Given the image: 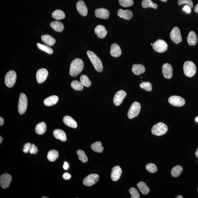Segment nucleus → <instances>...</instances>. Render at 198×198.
Returning a JSON list of instances; mask_svg holds the SVG:
<instances>
[{
	"instance_id": "f257e3e1",
	"label": "nucleus",
	"mask_w": 198,
	"mask_h": 198,
	"mask_svg": "<svg viewBox=\"0 0 198 198\" xmlns=\"http://www.w3.org/2000/svg\"><path fill=\"white\" fill-rule=\"evenodd\" d=\"M84 68V63L81 59H74L71 63L70 74V76L75 77L81 73Z\"/></svg>"
},
{
	"instance_id": "f03ea898",
	"label": "nucleus",
	"mask_w": 198,
	"mask_h": 198,
	"mask_svg": "<svg viewBox=\"0 0 198 198\" xmlns=\"http://www.w3.org/2000/svg\"><path fill=\"white\" fill-rule=\"evenodd\" d=\"M87 54L96 70L99 72L102 71L103 65L100 59L94 52L91 51H88Z\"/></svg>"
},
{
	"instance_id": "7ed1b4c3",
	"label": "nucleus",
	"mask_w": 198,
	"mask_h": 198,
	"mask_svg": "<svg viewBox=\"0 0 198 198\" xmlns=\"http://www.w3.org/2000/svg\"><path fill=\"white\" fill-rule=\"evenodd\" d=\"M183 70L185 75L189 77H192L195 75L196 71L195 65L193 62L189 61L184 63Z\"/></svg>"
},
{
	"instance_id": "20e7f679",
	"label": "nucleus",
	"mask_w": 198,
	"mask_h": 198,
	"mask_svg": "<svg viewBox=\"0 0 198 198\" xmlns=\"http://www.w3.org/2000/svg\"><path fill=\"white\" fill-rule=\"evenodd\" d=\"M167 131V126L164 123L160 122L153 127L151 131L152 133L154 135L161 136L164 135Z\"/></svg>"
},
{
	"instance_id": "39448f33",
	"label": "nucleus",
	"mask_w": 198,
	"mask_h": 198,
	"mask_svg": "<svg viewBox=\"0 0 198 198\" xmlns=\"http://www.w3.org/2000/svg\"><path fill=\"white\" fill-rule=\"evenodd\" d=\"M17 79V74L15 71L10 70L7 73L5 76V85L8 88H12L15 85Z\"/></svg>"
},
{
	"instance_id": "423d86ee",
	"label": "nucleus",
	"mask_w": 198,
	"mask_h": 198,
	"mask_svg": "<svg viewBox=\"0 0 198 198\" xmlns=\"http://www.w3.org/2000/svg\"><path fill=\"white\" fill-rule=\"evenodd\" d=\"M141 108L140 103H139L134 102L132 103L128 112V116L129 119H133L139 115Z\"/></svg>"
},
{
	"instance_id": "0eeeda50",
	"label": "nucleus",
	"mask_w": 198,
	"mask_h": 198,
	"mask_svg": "<svg viewBox=\"0 0 198 198\" xmlns=\"http://www.w3.org/2000/svg\"><path fill=\"white\" fill-rule=\"evenodd\" d=\"M28 105V100L27 96L23 93H21L20 95L19 105H18V111L21 114L24 113L27 110Z\"/></svg>"
},
{
	"instance_id": "6e6552de",
	"label": "nucleus",
	"mask_w": 198,
	"mask_h": 198,
	"mask_svg": "<svg viewBox=\"0 0 198 198\" xmlns=\"http://www.w3.org/2000/svg\"><path fill=\"white\" fill-rule=\"evenodd\" d=\"M152 46L153 49L159 53L166 52L168 48L167 44L166 41L161 39L157 40L154 42Z\"/></svg>"
},
{
	"instance_id": "1a4fd4ad",
	"label": "nucleus",
	"mask_w": 198,
	"mask_h": 198,
	"mask_svg": "<svg viewBox=\"0 0 198 198\" xmlns=\"http://www.w3.org/2000/svg\"><path fill=\"white\" fill-rule=\"evenodd\" d=\"M99 176L97 174H91L87 176L83 179V183L85 186H92L99 181Z\"/></svg>"
},
{
	"instance_id": "9d476101",
	"label": "nucleus",
	"mask_w": 198,
	"mask_h": 198,
	"mask_svg": "<svg viewBox=\"0 0 198 198\" xmlns=\"http://www.w3.org/2000/svg\"><path fill=\"white\" fill-rule=\"evenodd\" d=\"M168 101L170 104L177 107L182 106L185 103V99L179 96H171L169 98Z\"/></svg>"
},
{
	"instance_id": "9b49d317",
	"label": "nucleus",
	"mask_w": 198,
	"mask_h": 198,
	"mask_svg": "<svg viewBox=\"0 0 198 198\" xmlns=\"http://www.w3.org/2000/svg\"><path fill=\"white\" fill-rule=\"evenodd\" d=\"M170 37L176 44H178L182 41L180 31L178 27H175L172 29L170 33Z\"/></svg>"
},
{
	"instance_id": "f8f14e48",
	"label": "nucleus",
	"mask_w": 198,
	"mask_h": 198,
	"mask_svg": "<svg viewBox=\"0 0 198 198\" xmlns=\"http://www.w3.org/2000/svg\"><path fill=\"white\" fill-rule=\"evenodd\" d=\"M49 74L48 70L45 68L39 69L36 74V80L39 83L44 82L46 80Z\"/></svg>"
},
{
	"instance_id": "ddd939ff",
	"label": "nucleus",
	"mask_w": 198,
	"mask_h": 198,
	"mask_svg": "<svg viewBox=\"0 0 198 198\" xmlns=\"http://www.w3.org/2000/svg\"><path fill=\"white\" fill-rule=\"evenodd\" d=\"M12 179V176L10 174L5 173L0 177V185L2 188L6 189L8 188Z\"/></svg>"
},
{
	"instance_id": "4468645a",
	"label": "nucleus",
	"mask_w": 198,
	"mask_h": 198,
	"mask_svg": "<svg viewBox=\"0 0 198 198\" xmlns=\"http://www.w3.org/2000/svg\"><path fill=\"white\" fill-rule=\"evenodd\" d=\"M126 92L124 91H119L114 95L113 99L114 104L116 106H119L122 103L123 99L126 97Z\"/></svg>"
},
{
	"instance_id": "2eb2a0df",
	"label": "nucleus",
	"mask_w": 198,
	"mask_h": 198,
	"mask_svg": "<svg viewBox=\"0 0 198 198\" xmlns=\"http://www.w3.org/2000/svg\"><path fill=\"white\" fill-rule=\"evenodd\" d=\"M95 14L96 17L103 19H108L110 15V13L108 10L102 8L97 9Z\"/></svg>"
},
{
	"instance_id": "dca6fc26",
	"label": "nucleus",
	"mask_w": 198,
	"mask_h": 198,
	"mask_svg": "<svg viewBox=\"0 0 198 198\" xmlns=\"http://www.w3.org/2000/svg\"><path fill=\"white\" fill-rule=\"evenodd\" d=\"M76 9L79 13L81 16H86L88 14V9L84 2L79 1L76 4Z\"/></svg>"
},
{
	"instance_id": "f3484780",
	"label": "nucleus",
	"mask_w": 198,
	"mask_h": 198,
	"mask_svg": "<svg viewBox=\"0 0 198 198\" xmlns=\"http://www.w3.org/2000/svg\"><path fill=\"white\" fill-rule=\"evenodd\" d=\"M112 170L111 178L112 181H117L121 177V174L122 172V170L119 166H116L112 168Z\"/></svg>"
},
{
	"instance_id": "a211bd4d",
	"label": "nucleus",
	"mask_w": 198,
	"mask_h": 198,
	"mask_svg": "<svg viewBox=\"0 0 198 198\" xmlns=\"http://www.w3.org/2000/svg\"><path fill=\"white\" fill-rule=\"evenodd\" d=\"M162 72L165 78L167 79H171L172 76V68L171 65L168 63L163 65Z\"/></svg>"
},
{
	"instance_id": "6ab92c4d",
	"label": "nucleus",
	"mask_w": 198,
	"mask_h": 198,
	"mask_svg": "<svg viewBox=\"0 0 198 198\" xmlns=\"http://www.w3.org/2000/svg\"><path fill=\"white\" fill-rule=\"evenodd\" d=\"M117 15L120 17L126 20L131 19L133 17V14L130 10H123L122 9H119L118 10Z\"/></svg>"
},
{
	"instance_id": "aec40b11",
	"label": "nucleus",
	"mask_w": 198,
	"mask_h": 198,
	"mask_svg": "<svg viewBox=\"0 0 198 198\" xmlns=\"http://www.w3.org/2000/svg\"><path fill=\"white\" fill-rule=\"evenodd\" d=\"M110 53L112 57H118L121 54L120 47L116 43H113L111 46Z\"/></svg>"
},
{
	"instance_id": "412c9836",
	"label": "nucleus",
	"mask_w": 198,
	"mask_h": 198,
	"mask_svg": "<svg viewBox=\"0 0 198 198\" xmlns=\"http://www.w3.org/2000/svg\"><path fill=\"white\" fill-rule=\"evenodd\" d=\"M95 32L96 35L100 38H104L107 34V31L102 25H97L95 29Z\"/></svg>"
},
{
	"instance_id": "4be33fe9",
	"label": "nucleus",
	"mask_w": 198,
	"mask_h": 198,
	"mask_svg": "<svg viewBox=\"0 0 198 198\" xmlns=\"http://www.w3.org/2000/svg\"><path fill=\"white\" fill-rule=\"evenodd\" d=\"M63 121L67 126L73 128H76L77 126V123L70 116H65L63 118Z\"/></svg>"
},
{
	"instance_id": "5701e85b",
	"label": "nucleus",
	"mask_w": 198,
	"mask_h": 198,
	"mask_svg": "<svg viewBox=\"0 0 198 198\" xmlns=\"http://www.w3.org/2000/svg\"><path fill=\"white\" fill-rule=\"evenodd\" d=\"M53 135L56 139L60 140L63 142L67 140L66 134L63 130L61 129H56L53 132Z\"/></svg>"
},
{
	"instance_id": "b1692460",
	"label": "nucleus",
	"mask_w": 198,
	"mask_h": 198,
	"mask_svg": "<svg viewBox=\"0 0 198 198\" xmlns=\"http://www.w3.org/2000/svg\"><path fill=\"white\" fill-rule=\"evenodd\" d=\"M41 40L45 44L49 46H52L56 43V40L51 36L48 34L41 36Z\"/></svg>"
},
{
	"instance_id": "393cba45",
	"label": "nucleus",
	"mask_w": 198,
	"mask_h": 198,
	"mask_svg": "<svg viewBox=\"0 0 198 198\" xmlns=\"http://www.w3.org/2000/svg\"><path fill=\"white\" fill-rule=\"evenodd\" d=\"M59 99L57 96H50L44 100V103L46 106H51L56 104L59 101Z\"/></svg>"
},
{
	"instance_id": "a878e982",
	"label": "nucleus",
	"mask_w": 198,
	"mask_h": 198,
	"mask_svg": "<svg viewBox=\"0 0 198 198\" xmlns=\"http://www.w3.org/2000/svg\"><path fill=\"white\" fill-rule=\"evenodd\" d=\"M187 41L190 46H194L197 42V38L195 32L191 31L188 34L187 37Z\"/></svg>"
},
{
	"instance_id": "bb28decb",
	"label": "nucleus",
	"mask_w": 198,
	"mask_h": 198,
	"mask_svg": "<svg viewBox=\"0 0 198 198\" xmlns=\"http://www.w3.org/2000/svg\"><path fill=\"white\" fill-rule=\"evenodd\" d=\"M132 72L136 75H139L144 73L145 68L144 66L141 64H134L132 66Z\"/></svg>"
},
{
	"instance_id": "cd10ccee",
	"label": "nucleus",
	"mask_w": 198,
	"mask_h": 198,
	"mask_svg": "<svg viewBox=\"0 0 198 198\" xmlns=\"http://www.w3.org/2000/svg\"><path fill=\"white\" fill-rule=\"evenodd\" d=\"M47 129L46 123L41 122L36 125L35 129L36 133L39 135H42L46 132Z\"/></svg>"
},
{
	"instance_id": "c85d7f7f",
	"label": "nucleus",
	"mask_w": 198,
	"mask_h": 198,
	"mask_svg": "<svg viewBox=\"0 0 198 198\" xmlns=\"http://www.w3.org/2000/svg\"><path fill=\"white\" fill-rule=\"evenodd\" d=\"M50 26L54 30L57 32H62L64 28L63 23L58 21L52 22L50 23Z\"/></svg>"
},
{
	"instance_id": "c756f323",
	"label": "nucleus",
	"mask_w": 198,
	"mask_h": 198,
	"mask_svg": "<svg viewBox=\"0 0 198 198\" xmlns=\"http://www.w3.org/2000/svg\"><path fill=\"white\" fill-rule=\"evenodd\" d=\"M137 186L142 193L143 194H147L150 191L149 188L147 185L143 182H139L137 184Z\"/></svg>"
},
{
	"instance_id": "7c9ffc66",
	"label": "nucleus",
	"mask_w": 198,
	"mask_h": 198,
	"mask_svg": "<svg viewBox=\"0 0 198 198\" xmlns=\"http://www.w3.org/2000/svg\"><path fill=\"white\" fill-rule=\"evenodd\" d=\"M59 156V152L55 150H51L48 152L47 157L49 160L53 162L57 159Z\"/></svg>"
},
{
	"instance_id": "2f4dec72",
	"label": "nucleus",
	"mask_w": 198,
	"mask_h": 198,
	"mask_svg": "<svg viewBox=\"0 0 198 198\" xmlns=\"http://www.w3.org/2000/svg\"><path fill=\"white\" fill-rule=\"evenodd\" d=\"M91 148L94 151L99 153L102 152L103 150V148L102 146V143L100 141H97L94 142L91 145Z\"/></svg>"
},
{
	"instance_id": "473e14b6",
	"label": "nucleus",
	"mask_w": 198,
	"mask_h": 198,
	"mask_svg": "<svg viewBox=\"0 0 198 198\" xmlns=\"http://www.w3.org/2000/svg\"><path fill=\"white\" fill-rule=\"evenodd\" d=\"M142 6L144 8H151L156 9L158 7L157 5L154 3L151 0H143L142 2Z\"/></svg>"
},
{
	"instance_id": "72a5a7b5",
	"label": "nucleus",
	"mask_w": 198,
	"mask_h": 198,
	"mask_svg": "<svg viewBox=\"0 0 198 198\" xmlns=\"http://www.w3.org/2000/svg\"><path fill=\"white\" fill-rule=\"evenodd\" d=\"M52 16L54 19L60 20L64 19L65 17V14L62 10H57L52 12Z\"/></svg>"
},
{
	"instance_id": "f704fd0d",
	"label": "nucleus",
	"mask_w": 198,
	"mask_h": 198,
	"mask_svg": "<svg viewBox=\"0 0 198 198\" xmlns=\"http://www.w3.org/2000/svg\"><path fill=\"white\" fill-rule=\"evenodd\" d=\"M183 171V168L180 166L177 165L174 167L171 170V174L174 177H177L181 175Z\"/></svg>"
},
{
	"instance_id": "c9c22d12",
	"label": "nucleus",
	"mask_w": 198,
	"mask_h": 198,
	"mask_svg": "<svg viewBox=\"0 0 198 198\" xmlns=\"http://www.w3.org/2000/svg\"><path fill=\"white\" fill-rule=\"evenodd\" d=\"M38 48L43 51L46 52L49 54H52L53 52V50L50 47L46 45L38 43L37 44Z\"/></svg>"
},
{
	"instance_id": "e433bc0d",
	"label": "nucleus",
	"mask_w": 198,
	"mask_h": 198,
	"mask_svg": "<svg viewBox=\"0 0 198 198\" xmlns=\"http://www.w3.org/2000/svg\"><path fill=\"white\" fill-rule=\"evenodd\" d=\"M71 86L75 90L81 91L83 88V86L81 84V81L74 80L72 81L71 83Z\"/></svg>"
},
{
	"instance_id": "4c0bfd02",
	"label": "nucleus",
	"mask_w": 198,
	"mask_h": 198,
	"mask_svg": "<svg viewBox=\"0 0 198 198\" xmlns=\"http://www.w3.org/2000/svg\"><path fill=\"white\" fill-rule=\"evenodd\" d=\"M80 81L83 86L86 87H90L91 85V82L86 75H82L81 76Z\"/></svg>"
},
{
	"instance_id": "58836bf2",
	"label": "nucleus",
	"mask_w": 198,
	"mask_h": 198,
	"mask_svg": "<svg viewBox=\"0 0 198 198\" xmlns=\"http://www.w3.org/2000/svg\"><path fill=\"white\" fill-rule=\"evenodd\" d=\"M77 154L79 156V159L83 163L88 162V158L86 154L83 150H78L77 152Z\"/></svg>"
},
{
	"instance_id": "ea45409f",
	"label": "nucleus",
	"mask_w": 198,
	"mask_h": 198,
	"mask_svg": "<svg viewBox=\"0 0 198 198\" xmlns=\"http://www.w3.org/2000/svg\"><path fill=\"white\" fill-rule=\"evenodd\" d=\"M120 5L124 7L132 6L134 4L133 0H119Z\"/></svg>"
},
{
	"instance_id": "a19ab883",
	"label": "nucleus",
	"mask_w": 198,
	"mask_h": 198,
	"mask_svg": "<svg viewBox=\"0 0 198 198\" xmlns=\"http://www.w3.org/2000/svg\"><path fill=\"white\" fill-rule=\"evenodd\" d=\"M146 169L150 173H155L157 171V168L156 165L153 163H150L146 165Z\"/></svg>"
},
{
	"instance_id": "79ce46f5",
	"label": "nucleus",
	"mask_w": 198,
	"mask_h": 198,
	"mask_svg": "<svg viewBox=\"0 0 198 198\" xmlns=\"http://www.w3.org/2000/svg\"><path fill=\"white\" fill-rule=\"evenodd\" d=\"M140 87L147 91L150 92L152 90V85L149 82H143L141 83L140 84Z\"/></svg>"
},
{
	"instance_id": "37998d69",
	"label": "nucleus",
	"mask_w": 198,
	"mask_h": 198,
	"mask_svg": "<svg viewBox=\"0 0 198 198\" xmlns=\"http://www.w3.org/2000/svg\"><path fill=\"white\" fill-rule=\"evenodd\" d=\"M129 192L131 195V198H139L140 195L137 189L134 188H131L129 189Z\"/></svg>"
},
{
	"instance_id": "c03bdc74",
	"label": "nucleus",
	"mask_w": 198,
	"mask_h": 198,
	"mask_svg": "<svg viewBox=\"0 0 198 198\" xmlns=\"http://www.w3.org/2000/svg\"><path fill=\"white\" fill-rule=\"evenodd\" d=\"M178 3L179 5L186 4L189 5L191 8H193V2L192 0H178Z\"/></svg>"
},
{
	"instance_id": "a18cd8bd",
	"label": "nucleus",
	"mask_w": 198,
	"mask_h": 198,
	"mask_svg": "<svg viewBox=\"0 0 198 198\" xmlns=\"http://www.w3.org/2000/svg\"><path fill=\"white\" fill-rule=\"evenodd\" d=\"M31 144L30 143H25L24 145V146H23V152H24L25 153H27L30 151V150L31 148Z\"/></svg>"
},
{
	"instance_id": "49530a36",
	"label": "nucleus",
	"mask_w": 198,
	"mask_h": 198,
	"mask_svg": "<svg viewBox=\"0 0 198 198\" xmlns=\"http://www.w3.org/2000/svg\"><path fill=\"white\" fill-rule=\"evenodd\" d=\"M38 152V149L37 147L34 144H32L30 150V153L31 154H36Z\"/></svg>"
},
{
	"instance_id": "de8ad7c7",
	"label": "nucleus",
	"mask_w": 198,
	"mask_h": 198,
	"mask_svg": "<svg viewBox=\"0 0 198 198\" xmlns=\"http://www.w3.org/2000/svg\"><path fill=\"white\" fill-rule=\"evenodd\" d=\"M182 10L183 12L187 14H189L191 12V7L188 5H186L183 6L182 8Z\"/></svg>"
},
{
	"instance_id": "09e8293b",
	"label": "nucleus",
	"mask_w": 198,
	"mask_h": 198,
	"mask_svg": "<svg viewBox=\"0 0 198 198\" xmlns=\"http://www.w3.org/2000/svg\"><path fill=\"white\" fill-rule=\"evenodd\" d=\"M63 179L65 180H68L70 179L71 178V175L70 174L68 173H65L63 174Z\"/></svg>"
},
{
	"instance_id": "8fccbe9b",
	"label": "nucleus",
	"mask_w": 198,
	"mask_h": 198,
	"mask_svg": "<svg viewBox=\"0 0 198 198\" xmlns=\"http://www.w3.org/2000/svg\"><path fill=\"white\" fill-rule=\"evenodd\" d=\"M63 167L64 170H68V169L69 168V165L68 163L66 162H64V164L63 165Z\"/></svg>"
},
{
	"instance_id": "3c124183",
	"label": "nucleus",
	"mask_w": 198,
	"mask_h": 198,
	"mask_svg": "<svg viewBox=\"0 0 198 198\" xmlns=\"http://www.w3.org/2000/svg\"><path fill=\"white\" fill-rule=\"evenodd\" d=\"M4 124V121L2 117H0V126H2Z\"/></svg>"
},
{
	"instance_id": "603ef678",
	"label": "nucleus",
	"mask_w": 198,
	"mask_h": 198,
	"mask_svg": "<svg viewBox=\"0 0 198 198\" xmlns=\"http://www.w3.org/2000/svg\"><path fill=\"white\" fill-rule=\"evenodd\" d=\"M194 11L196 13H198V4L196 5L195 8H194Z\"/></svg>"
},
{
	"instance_id": "864d4df0",
	"label": "nucleus",
	"mask_w": 198,
	"mask_h": 198,
	"mask_svg": "<svg viewBox=\"0 0 198 198\" xmlns=\"http://www.w3.org/2000/svg\"><path fill=\"white\" fill-rule=\"evenodd\" d=\"M195 155L196 157H197L198 159V148L197 149V150H196L195 152Z\"/></svg>"
},
{
	"instance_id": "5fc2aeb1",
	"label": "nucleus",
	"mask_w": 198,
	"mask_h": 198,
	"mask_svg": "<svg viewBox=\"0 0 198 198\" xmlns=\"http://www.w3.org/2000/svg\"><path fill=\"white\" fill-rule=\"evenodd\" d=\"M176 198H183V196L182 195H179L178 196H177V197H176Z\"/></svg>"
},
{
	"instance_id": "6e6d98bb",
	"label": "nucleus",
	"mask_w": 198,
	"mask_h": 198,
	"mask_svg": "<svg viewBox=\"0 0 198 198\" xmlns=\"http://www.w3.org/2000/svg\"><path fill=\"white\" fill-rule=\"evenodd\" d=\"M3 139L2 137L1 136V137H0V143H1L2 142Z\"/></svg>"
},
{
	"instance_id": "4d7b16f0",
	"label": "nucleus",
	"mask_w": 198,
	"mask_h": 198,
	"mask_svg": "<svg viewBox=\"0 0 198 198\" xmlns=\"http://www.w3.org/2000/svg\"><path fill=\"white\" fill-rule=\"evenodd\" d=\"M196 121H197V122H198V117L196 118Z\"/></svg>"
},
{
	"instance_id": "13d9d810",
	"label": "nucleus",
	"mask_w": 198,
	"mask_h": 198,
	"mask_svg": "<svg viewBox=\"0 0 198 198\" xmlns=\"http://www.w3.org/2000/svg\"><path fill=\"white\" fill-rule=\"evenodd\" d=\"M161 1L163 2H166L167 1V0H161Z\"/></svg>"
},
{
	"instance_id": "bf43d9fd",
	"label": "nucleus",
	"mask_w": 198,
	"mask_h": 198,
	"mask_svg": "<svg viewBox=\"0 0 198 198\" xmlns=\"http://www.w3.org/2000/svg\"><path fill=\"white\" fill-rule=\"evenodd\" d=\"M42 198H48V197H46V196H43V197H42Z\"/></svg>"
},
{
	"instance_id": "052dcab7",
	"label": "nucleus",
	"mask_w": 198,
	"mask_h": 198,
	"mask_svg": "<svg viewBox=\"0 0 198 198\" xmlns=\"http://www.w3.org/2000/svg\"><path fill=\"white\" fill-rule=\"evenodd\" d=\"M151 45L152 46H153V43H151Z\"/></svg>"
},
{
	"instance_id": "680f3d73",
	"label": "nucleus",
	"mask_w": 198,
	"mask_h": 198,
	"mask_svg": "<svg viewBox=\"0 0 198 198\" xmlns=\"http://www.w3.org/2000/svg\"></svg>"
}]
</instances>
